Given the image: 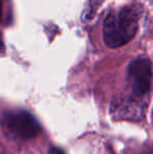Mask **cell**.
<instances>
[{
  "instance_id": "cell-3",
  "label": "cell",
  "mask_w": 153,
  "mask_h": 154,
  "mask_svg": "<svg viewBox=\"0 0 153 154\" xmlns=\"http://www.w3.org/2000/svg\"><path fill=\"white\" fill-rule=\"evenodd\" d=\"M3 124L13 135L21 140L34 138L41 131L38 121L26 111H16L5 114Z\"/></svg>"
},
{
  "instance_id": "cell-2",
  "label": "cell",
  "mask_w": 153,
  "mask_h": 154,
  "mask_svg": "<svg viewBox=\"0 0 153 154\" xmlns=\"http://www.w3.org/2000/svg\"><path fill=\"white\" fill-rule=\"evenodd\" d=\"M127 80L133 94L143 97L147 94L152 81V63L148 58L139 57L129 64Z\"/></svg>"
},
{
  "instance_id": "cell-1",
  "label": "cell",
  "mask_w": 153,
  "mask_h": 154,
  "mask_svg": "<svg viewBox=\"0 0 153 154\" xmlns=\"http://www.w3.org/2000/svg\"><path fill=\"white\" fill-rule=\"evenodd\" d=\"M139 19L136 6H124L110 12L103 23L105 44L110 48H118L130 42L139 29Z\"/></svg>"
},
{
  "instance_id": "cell-5",
  "label": "cell",
  "mask_w": 153,
  "mask_h": 154,
  "mask_svg": "<svg viewBox=\"0 0 153 154\" xmlns=\"http://www.w3.org/2000/svg\"><path fill=\"white\" fill-rule=\"evenodd\" d=\"M1 13H2V1L0 0V18H1Z\"/></svg>"
},
{
  "instance_id": "cell-4",
  "label": "cell",
  "mask_w": 153,
  "mask_h": 154,
  "mask_svg": "<svg viewBox=\"0 0 153 154\" xmlns=\"http://www.w3.org/2000/svg\"><path fill=\"white\" fill-rule=\"evenodd\" d=\"M48 154H63V151L59 148H56V147H53V148L49 149Z\"/></svg>"
}]
</instances>
